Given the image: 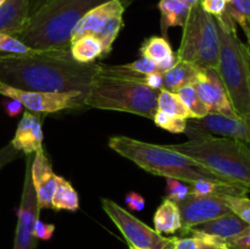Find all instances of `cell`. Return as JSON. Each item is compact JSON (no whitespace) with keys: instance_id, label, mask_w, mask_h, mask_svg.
<instances>
[{"instance_id":"obj_1","label":"cell","mask_w":250,"mask_h":249,"mask_svg":"<svg viewBox=\"0 0 250 249\" xmlns=\"http://www.w3.org/2000/svg\"><path fill=\"white\" fill-rule=\"evenodd\" d=\"M99 63H81L70 49L41 50L29 56L0 54V83L22 90L87 94Z\"/></svg>"},{"instance_id":"obj_2","label":"cell","mask_w":250,"mask_h":249,"mask_svg":"<svg viewBox=\"0 0 250 249\" xmlns=\"http://www.w3.org/2000/svg\"><path fill=\"white\" fill-rule=\"evenodd\" d=\"M144 76L126 65L99 63L98 73L85 94L84 105L102 110H114L153 120L158 110L159 90L144 83Z\"/></svg>"},{"instance_id":"obj_3","label":"cell","mask_w":250,"mask_h":249,"mask_svg":"<svg viewBox=\"0 0 250 249\" xmlns=\"http://www.w3.org/2000/svg\"><path fill=\"white\" fill-rule=\"evenodd\" d=\"M188 141L171 144L173 150L188 156L225 182L250 190V145L238 139L220 137L187 124Z\"/></svg>"},{"instance_id":"obj_4","label":"cell","mask_w":250,"mask_h":249,"mask_svg":"<svg viewBox=\"0 0 250 249\" xmlns=\"http://www.w3.org/2000/svg\"><path fill=\"white\" fill-rule=\"evenodd\" d=\"M109 0H50L29 19L26 28L17 36L37 50L70 49L71 34L89 10ZM127 5L133 0H122Z\"/></svg>"},{"instance_id":"obj_5","label":"cell","mask_w":250,"mask_h":249,"mask_svg":"<svg viewBox=\"0 0 250 249\" xmlns=\"http://www.w3.org/2000/svg\"><path fill=\"white\" fill-rule=\"evenodd\" d=\"M109 146L141 168L156 176L176 178L188 185L198 180H220L197 161L173 150L168 145H158L129 137L115 136L109 138Z\"/></svg>"},{"instance_id":"obj_6","label":"cell","mask_w":250,"mask_h":249,"mask_svg":"<svg viewBox=\"0 0 250 249\" xmlns=\"http://www.w3.org/2000/svg\"><path fill=\"white\" fill-rule=\"evenodd\" d=\"M215 17V16H214ZM219 32L220 53L217 72L237 116H250V80L244 56V43L237 34L236 22L226 11L215 17Z\"/></svg>"},{"instance_id":"obj_7","label":"cell","mask_w":250,"mask_h":249,"mask_svg":"<svg viewBox=\"0 0 250 249\" xmlns=\"http://www.w3.org/2000/svg\"><path fill=\"white\" fill-rule=\"evenodd\" d=\"M220 39L215 17L203 10L200 2L190 7L183 27L177 55L178 61L192 63L199 68H217Z\"/></svg>"},{"instance_id":"obj_8","label":"cell","mask_w":250,"mask_h":249,"mask_svg":"<svg viewBox=\"0 0 250 249\" xmlns=\"http://www.w3.org/2000/svg\"><path fill=\"white\" fill-rule=\"evenodd\" d=\"M127 6L122 0H109L93 7L75 26L71 42L83 36L95 37L103 45V59L106 58L124 27V14Z\"/></svg>"},{"instance_id":"obj_9","label":"cell","mask_w":250,"mask_h":249,"mask_svg":"<svg viewBox=\"0 0 250 249\" xmlns=\"http://www.w3.org/2000/svg\"><path fill=\"white\" fill-rule=\"evenodd\" d=\"M102 207L131 247L137 249H171L172 238L164 237L111 199L103 198Z\"/></svg>"},{"instance_id":"obj_10","label":"cell","mask_w":250,"mask_h":249,"mask_svg":"<svg viewBox=\"0 0 250 249\" xmlns=\"http://www.w3.org/2000/svg\"><path fill=\"white\" fill-rule=\"evenodd\" d=\"M0 94L19 100L28 111L36 114H53L62 110L76 109L83 106L85 99V93L83 92H32L17 89L4 83H0Z\"/></svg>"},{"instance_id":"obj_11","label":"cell","mask_w":250,"mask_h":249,"mask_svg":"<svg viewBox=\"0 0 250 249\" xmlns=\"http://www.w3.org/2000/svg\"><path fill=\"white\" fill-rule=\"evenodd\" d=\"M26 156V172H24L21 203H20L19 212H17V226L16 233H15L14 249H36L37 241H38L33 233L34 224L39 217V211H41L31 177V163L33 155Z\"/></svg>"},{"instance_id":"obj_12","label":"cell","mask_w":250,"mask_h":249,"mask_svg":"<svg viewBox=\"0 0 250 249\" xmlns=\"http://www.w3.org/2000/svg\"><path fill=\"white\" fill-rule=\"evenodd\" d=\"M182 219V228L188 229L231 212L224 199L217 195H198L190 193L177 204ZM180 229V231H181Z\"/></svg>"},{"instance_id":"obj_13","label":"cell","mask_w":250,"mask_h":249,"mask_svg":"<svg viewBox=\"0 0 250 249\" xmlns=\"http://www.w3.org/2000/svg\"><path fill=\"white\" fill-rule=\"evenodd\" d=\"M193 85L197 90L198 97L209 107L210 112L237 116L216 68H200L197 81Z\"/></svg>"},{"instance_id":"obj_14","label":"cell","mask_w":250,"mask_h":249,"mask_svg":"<svg viewBox=\"0 0 250 249\" xmlns=\"http://www.w3.org/2000/svg\"><path fill=\"white\" fill-rule=\"evenodd\" d=\"M187 124L214 136L238 139L250 145V116H226L209 112L203 119L187 120Z\"/></svg>"},{"instance_id":"obj_15","label":"cell","mask_w":250,"mask_h":249,"mask_svg":"<svg viewBox=\"0 0 250 249\" xmlns=\"http://www.w3.org/2000/svg\"><path fill=\"white\" fill-rule=\"evenodd\" d=\"M31 177L39 209H51L53 195L59 183V176L54 172L45 150L33 155L31 163Z\"/></svg>"},{"instance_id":"obj_16","label":"cell","mask_w":250,"mask_h":249,"mask_svg":"<svg viewBox=\"0 0 250 249\" xmlns=\"http://www.w3.org/2000/svg\"><path fill=\"white\" fill-rule=\"evenodd\" d=\"M10 143L15 149L26 155L43 151V129L39 115L32 111H24Z\"/></svg>"},{"instance_id":"obj_17","label":"cell","mask_w":250,"mask_h":249,"mask_svg":"<svg viewBox=\"0 0 250 249\" xmlns=\"http://www.w3.org/2000/svg\"><path fill=\"white\" fill-rule=\"evenodd\" d=\"M28 21V0H6L0 6V33L17 38Z\"/></svg>"},{"instance_id":"obj_18","label":"cell","mask_w":250,"mask_h":249,"mask_svg":"<svg viewBox=\"0 0 250 249\" xmlns=\"http://www.w3.org/2000/svg\"><path fill=\"white\" fill-rule=\"evenodd\" d=\"M249 225L247 222H244L241 217H238L231 211L229 214H225L222 216L216 217V219H212L210 221L204 222V224L192 227V228L226 241V239H229L241 233Z\"/></svg>"},{"instance_id":"obj_19","label":"cell","mask_w":250,"mask_h":249,"mask_svg":"<svg viewBox=\"0 0 250 249\" xmlns=\"http://www.w3.org/2000/svg\"><path fill=\"white\" fill-rule=\"evenodd\" d=\"M180 237H173L171 249H229L226 242L194 228L181 229Z\"/></svg>"},{"instance_id":"obj_20","label":"cell","mask_w":250,"mask_h":249,"mask_svg":"<svg viewBox=\"0 0 250 249\" xmlns=\"http://www.w3.org/2000/svg\"><path fill=\"white\" fill-rule=\"evenodd\" d=\"M159 11H160V26L163 37H167L170 27H185L190 12L189 5L180 0H159Z\"/></svg>"},{"instance_id":"obj_21","label":"cell","mask_w":250,"mask_h":249,"mask_svg":"<svg viewBox=\"0 0 250 249\" xmlns=\"http://www.w3.org/2000/svg\"><path fill=\"white\" fill-rule=\"evenodd\" d=\"M199 70V67L192 63L178 61L172 68L163 73V88L172 93H177L186 85L194 84Z\"/></svg>"},{"instance_id":"obj_22","label":"cell","mask_w":250,"mask_h":249,"mask_svg":"<svg viewBox=\"0 0 250 249\" xmlns=\"http://www.w3.org/2000/svg\"><path fill=\"white\" fill-rule=\"evenodd\" d=\"M155 231L160 234H173L182 228V219L177 204L164 199L153 217Z\"/></svg>"},{"instance_id":"obj_23","label":"cell","mask_w":250,"mask_h":249,"mask_svg":"<svg viewBox=\"0 0 250 249\" xmlns=\"http://www.w3.org/2000/svg\"><path fill=\"white\" fill-rule=\"evenodd\" d=\"M70 51L72 58L81 63H92L97 59H103V45L93 36H83L71 42Z\"/></svg>"},{"instance_id":"obj_24","label":"cell","mask_w":250,"mask_h":249,"mask_svg":"<svg viewBox=\"0 0 250 249\" xmlns=\"http://www.w3.org/2000/svg\"><path fill=\"white\" fill-rule=\"evenodd\" d=\"M78 208H80V198L77 190L67 180L59 176V183L53 195L51 209L75 212L77 211Z\"/></svg>"},{"instance_id":"obj_25","label":"cell","mask_w":250,"mask_h":249,"mask_svg":"<svg viewBox=\"0 0 250 249\" xmlns=\"http://www.w3.org/2000/svg\"><path fill=\"white\" fill-rule=\"evenodd\" d=\"M139 53L144 58H148L149 60L154 61L158 65L166 58L172 55L173 51L170 43L165 37H149L142 43L139 48Z\"/></svg>"},{"instance_id":"obj_26","label":"cell","mask_w":250,"mask_h":249,"mask_svg":"<svg viewBox=\"0 0 250 249\" xmlns=\"http://www.w3.org/2000/svg\"><path fill=\"white\" fill-rule=\"evenodd\" d=\"M158 110L166 112V114L173 115V116L182 117V119L189 120L194 119L193 114L186 107L182 100L180 99L176 93L166 90L161 88L158 94Z\"/></svg>"},{"instance_id":"obj_27","label":"cell","mask_w":250,"mask_h":249,"mask_svg":"<svg viewBox=\"0 0 250 249\" xmlns=\"http://www.w3.org/2000/svg\"><path fill=\"white\" fill-rule=\"evenodd\" d=\"M176 94L180 97V99L182 100L183 104L186 105V107L192 112L194 119H203V117L207 116L210 112L209 107H208L207 105L202 102V99L198 97V93L193 84L186 85V87L181 88Z\"/></svg>"},{"instance_id":"obj_28","label":"cell","mask_w":250,"mask_h":249,"mask_svg":"<svg viewBox=\"0 0 250 249\" xmlns=\"http://www.w3.org/2000/svg\"><path fill=\"white\" fill-rule=\"evenodd\" d=\"M41 50L29 48L28 45L20 41L16 37L9 36V34L0 33V54L5 55H19V56H29L39 53Z\"/></svg>"},{"instance_id":"obj_29","label":"cell","mask_w":250,"mask_h":249,"mask_svg":"<svg viewBox=\"0 0 250 249\" xmlns=\"http://www.w3.org/2000/svg\"><path fill=\"white\" fill-rule=\"evenodd\" d=\"M226 12L243 31L250 27V0H229L226 5Z\"/></svg>"},{"instance_id":"obj_30","label":"cell","mask_w":250,"mask_h":249,"mask_svg":"<svg viewBox=\"0 0 250 249\" xmlns=\"http://www.w3.org/2000/svg\"><path fill=\"white\" fill-rule=\"evenodd\" d=\"M153 121L156 126L166 129L171 133H185L186 128H187V120L166 114V112L160 111V110H156V112L154 114Z\"/></svg>"},{"instance_id":"obj_31","label":"cell","mask_w":250,"mask_h":249,"mask_svg":"<svg viewBox=\"0 0 250 249\" xmlns=\"http://www.w3.org/2000/svg\"><path fill=\"white\" fill-rule=\"evenodd\" d=\"M221 198L233 214L250 226V198L247 195H221Z\"/></svg>"},{"instance_id":"obj_32","label":"cell","mask_w":250,"mask_h":249,"mask_svg":"<svg viewBox=\"0 0 250 249\" xmlns=\"http://www.w3.org/2000/svg\"><path fill=\"white\" fill-rule=\"evenodd\" d=\"M190 194L189 186L185 185L183 181L166 177V199L178 204Z\"/></svg>"},{"instance_id":"obj_33","label":"cell","mask_w":250,"mask_h":249,"mask_svg":"<svg viewBox=\"0 0 250 249\" xmlns=\"http://www.w3.org/2000/svg\"><path fill=\"white\" fill-rule=\"evenodd\" d=\"M126 66L131 68L132 71H134V72L141 73V75H150V73L159 72L156 63L154 61L149 60L148 58H144V56H142L138 60L133 61V62L127 63Z\"/></svg>"},{"instance_id":"obj_34","label":"cell","mask_w":250,"mask_h":249,"mask_svg":"<svg viewBox=\"0 0 250 249\" xmlns=\"http://www.w3.org/2000/svg\"><path fill=\"white\" fill-rule=\"evenodd\" d=\"M229 249H250V226L232 238L226 239Z\"/></svg>"},{"instance_id":"obj_35","label":"cell","mask_w":250,"mask_h":249,"mask_svg":"<svg viewBox=\"0 0 250 249\" xmlns=\"http://www.w3.org/2000/svg\"><path fill=\"white\" fill-rule=\"evenodd\" d=\"M203 10L211 16H221L226 11V0H200Z\"/></svg>"},{"instance_id":"obj_36","label":"cell","mask_w":250,"mask_h":249,"mask_svg":"<svg viewBox=\"0 0 250 249\" xmlns=\"http://www.w3.org/2000/svg\"><path fill=\"white\" fill-rule=\"evenodd\" d=\"M54 232H55V225L53 224H45L42 221L41 219H37L36 224H34V237L41 241H49L53 237Z\"/></svg>"},{"instance_id":"obj_37","label":"cell","mask_w":250,"mask_h":249,"mask_svg":"<svg viewBox=\"0 0 250 249\" xmlns=\"http://www.w3.org/2000/svg\"><path fill=\"white\" fill-rule=\"evenodd\" d=\"M21 155V151L15 149L11 143L6 144L2 148H0V170H2L7 164L12 163L14 160L19 159Z\"/></svg>"},{"instance_id":"obj_38","label":"cell","mask_w":250,"mask_h":249,"mask_svg":"<svg viewBox=\"0 0 250 249\" xmlns=\"http://www.w3.org/2000/svg\"><path fill=\"white\" fill-rule=\"evenodd\" d=\"M126 205L132 211H141L146 208V199L137 192H129L126 195Z\"/></svg>"},{"instance_id":"obj_39","label":"cell","mask_w":250,"mask_h":249,"mask_svg":"<svg viewBox=\"0 0 250 249\" xmlns=\"http://www.w3.org/2000/svg\"><path fill=\"white\" fill-rule=\"evenodd\" d=\"M4 109L5 112H6L10 117H16L17 115H20L22 112L23 105H22L19 100L7 98V100L4 102Z\"/></svg>"},{"instance_id":"obj_40","label":"cell","mask_w":250,"mask_h":249,"mask_svg":"<svg viewBox=\"0 0 250 249\" xmlns=\"http://www.w3.org/2000/svg\"><path fill=\"white\" fill-rule=\"evenodd\" d=\"M144 83L151 89L160 90L163 88V73L155 72L144 76Z\"/></svg>"},{"instance_id":"obj_41","label":"cell","mask_w":250,"mask_h":249,"mask_svg":"<svg viewBox=\"0 0 250 249\" xmlns=\"http://www.w3.org/2000/svg\"><path fill=\"white\" fill-rule=\"evenodd\" d=\"M177 62H178L177 55H176V53H173L172 55H170L168 58H166L165 60H163L161 62H159L156 66H158L159 72L164 73V72H166L167 70H170V68H172Z\"/></svg>"},{"instance_id":"obj_42","label":"cell","mask_w":250,"mask_h":249,"mask_svg":"<svg viewBox=\"0 0 250 249\" xmlns=\"http://www.w3.org/2000/svg\"><path fill=\"white\" fill-rule=\"evenodd\" d=\"M50 0H28V10H29V19L36 14L37 11L42 9L44 5H46Z\"/></svg>"},{"instance_id":"obj_43","label":"cell","mask_w":250,"mask_h":249,"mask_svg":"<svg viewBox=\"0 0 250 249\" xmlns=\"http://www.w3.org/2000/svg\"><path fill=\"white\" fill-rule=\"evenodd\" d=\"M244 56H246V61H247V66H248V71H249V80H250V48L247 44H244Z\"/></svg>"},{"instance_id":"obj_44","label":"cell","mask_w":250,"mask_h":249,"mask_svg":"<svg viewBox=\"0 0 250 249\" xmlns=\"http://www.w3.org/2000/svg\"><path fill=\"white\" fill-rule=\"evenodd\" d=\"M180 1L185 2V4L189 5V6L192 7V6H194V5H197L198 2H200V0H180Z\"/></svg>"},{"instance_id":"obj_45","label":"cell","mask_w":250,"mask_h":249,"mask_svg":"<svg viewBox=\"0 0 250 249\" xmlns=\"http://www.w3.org/2000/svg\"><path fill=\"white\" fill-rule=\"evenodd\" d=\"M244 33H246L247 41H248V43H247V45H248L249 48H250V27H248V28L244 29Z\"/></svg>"},{"instance_id":"obj_46","label":"cell","mask_w":250,"mask_h":249,"mask_svg":"<svg viewBox=\"0 0 250 249\" xmlns=\"http://www.w3.org/2000/svg\"><path fill=\"white\" fill-rule=\"evenodd\" d=\"M5 1H6V0H0V6H1V5H2V4H4V2H5Z\"/></svg>"},{"instance_id":"obj_47","label":"cell","mask_w":250,"mask_h":249,"mask_svg":"<svg viewBox=\"0 0 250 249\" xmlns=\"http://www.w3.org/2000/svg\"><path fill=\"white\" fill-rule=\"evenodd\" d=\"M129 249H137V248H134V247H131V246H129Z\"/></svg>"},{"instance_id":"obj_48","label":"cell","mask_w":250,"mask_h":249,"mask_svg":"<svg viewBox=\"0 0 250 249\" xmlns=\"http://www.w3.org/2000/svg\"><path fill=\"white\" fill-rule=\"evenodd\" d=\"M226 1H229V0H226Z\"/></svg>"}]
</instances>
